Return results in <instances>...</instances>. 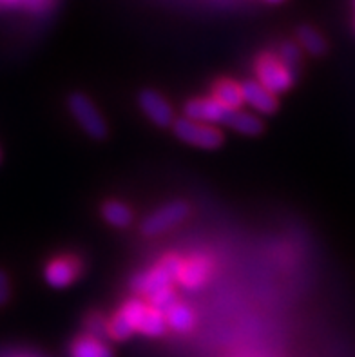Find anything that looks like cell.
<instances>
[{"label": "cell", "instance_id": "obj_16", "mask_svg": "<svg viewBox=\"0 0 355 357\" xmlns=\"http://www.w3.org/2000/svg\"><path fill=\"white\" fill-rule=\"evenodd\" d=\"M232 129L241 132V135L252 136L259 135L261 129H263V123H261L259 118L254 116V114H248L245 113V111H238L234 123H232Z\"/></svg>", "mask_w": 355, "mask_h": 357}, {"label": "cell", "instance_id": "obj_19", "mask_svg": "<svg viewBox=\"0 0 355 357\" xmlns=\"http://www.w3.org/2000/svg\"><path fill=\"white\" fill-rule=\"evenodd\" d=\"M147 310H149L147 305L142 303V301H138V299H133V301H129V303L123 305V308L120 310V314L126 317L130 325L135 326V331H138L139 323H142V319H144V316Z\"/></svg>", "mask_w": 355, "mask_h": 357}, {"label": "cell", "instance_id": "obj_13", "mask_svg": "<svg viewBox=\"0 0 355 357\" xmlns=\"http://www.w3.org/2000/svg\"><path fill=\"white\" fill-rule=\"evenodd\" d=\"M167 325L174 328L176 332H187L194 325V314L187 305L176 303L165 312Z\"/></svg>", "mask_w": 355, "mask_h": 357}, {"label": "cell", "instance_id": "obj_22", "mask_svg": "<svg viewBox=\"0 0 355 357\" xmlns=\"http://www.w3.org/2000/svg\"><path fill=\"white\" fill-rule=\"evenodd\" d=\"M89 331H91V337H96V340H98V335H105V334H109V326H107V323L104 321V319H102V317H93V319H91L89 321Z\"/></svg>", "mask_w": 355, "mask_h": 357}, {"label": "cell", "instance_id": "obj_6", "mask_svg": "<svg viewBox=\"0 0 355 357\" xmlns=\"http://www.w3.org/2000/svg\"><path fill=\"white\" fill-rule=\"evenodd\" d=\"M139 107L144 109V113L153 120L156 126L160 127H169L174 123V111L169 105L165 98L156 91H142L139 93Z\"/></svg>", "mask_w": 355, "mask_h": 357}, {"label": "cell", "instance_id": "obj_25", "mask_svg": "<svg viewBox=\"0 0 355 357\" xmlns=\"http://www.w3.org/2000/svg\"><path fill=\"white\" fill-rule=\"evenodd\" d=\"M0 2H4V4L13 6V4H18V2H20V0H0Z\"/></svg>", "mask_w": 355, "mask_h": 357}, {"label": "cell", "instance_id": "obj_2", "mask_svg": "<svg viewBox=\"0 0 355 357\" xmlns=\"http://www.w3.org/2000/svg\"><path fill=\"white\" fill-rule=\"evenodd\" d=\"M238 111L239 109L227 107V105L220 104L214 98L192 100V102L185 105V116L190 118V120H196V122L211 123V126L225 123V126L232 127Z\"/></svg>", "mask_w": 355, "mask_h": 357}, {"label": "cell", "instance_id": "obj_4", "mask_svg": "<svg viewBox=\"0 0 355 357\" xmlns=\"http://www.w3.org/2000/svg\"><path fill=\"white\" fill-rule=\"evenodd\" d=\"M256 75L261 86L269 89L270 93H274V95L290 89L294 82V73L281 60H275L272 56H263L257 62Z\"/></svg>", "mask_w": 355, "mask_h": 357}, {"label": "cell", "instance_id": "obj_26", "mask_svg": "<svg viewBox=\"0 0 355 357\" xmlns=\"http://www.w3.org/2000/svg\"><path fill=\"white\" fill-rule=\"evenodd\" d=\"M266 2H272V4H278V2H281V0H266Z\"/></svg>", "mask_w": 355, "mask_h": 357}, {"label": "cell", "instance_id": "obj_11", "mask_svg": "<svg viewBox=\"0 0 355 357\" xmlns=\"http://www.w3.org/2000/svg\"><path fill=\"white\" fill-rule=\"evenodd\" d=\"M209 274V263L205 259H192L189 263H183V271H181L180 281L181 285L187 289H196L203 285L207 280Z\"/></svg>", "mask_w": 355, "mask_h": 357}, {"label": "cell", "instance_id": "obj_18", "mask_svg": "<svg viewBox=\"0 0 355 357\" xmlns=\"http://www.w3.org/2000/svg\"><path fill=\"white\" fill-rule=\"evenodd\" d=\"M149 303H151V308H154L158 312L165 314L167 310H169L172 305L178 303V301H176L174 290H172L171 287H167V289L158 290V292L149 296Z\"/></svg>", "mask_w": 355, "mask_h": 357}, {"label": "cell", "instance_id": "obj_23", "mask_svg": "<svg viewBox=\"0 0 355 357\" xmlns=\"http://www.w3.org/2000/svg\"><path fill=\"white\" fill-rule=\"evenodd\" d=\"M9 298V283L8 276L0 271V305H4Z\"/></svg>", "mask_w": 355, "mask_h": 357}, {"label": "cell", "instance_id": "obj_12", "mask_svg": "<svg viewBox=\"0 0 355 357\" xmlns=\"http://www.w3.org/2000/svg\"><path fill=\"white\" fill-rule=\"evenodd\" d=\"M71 357H113V352L96 337H80L73 343Z\"/></svg>", "mask_w": 355, "mask_h": 357}, {"label": "cell", "instance_id": "obj_7", "mask_svg": "<svg viewBox=\"0 0 355 357\" xmlns=\"http://www.w3.org/2000/svg\"><path fill=\"white\" fill-rule=\"evenodd\" d=\"M241 91L245 104L250 105L252 109H256L257 113L270 114L278 109V98H275V95L270 93L269 89H265L259 82H245V84H241Z\"/></svg>", "mask_w": 355, "mask_h": 357}, {"label": "cell", "instance_id": "obj_3", "mask_svg": "<svg viewBox=\"0 0 355 357\" xmlns=\"http://www.w3.org/2000/svg\"><path fill=\"white\" fill-rule=\"evenodd\" d=\"M69 109H71V114L75 116V120L80 123L82 129L91 138L100 140V138H104L107 135V126H105L104 118L86 95H80V93L73 95L69 98Z\"/></svg>", "mask_w": 355, "mask_h": 357}, {"label": "cell", "instance_id": "obj_9", "mask_svg": "<svg viewBox=\"0 0 355 357\" xmlns=\"http://www.w3.org/2000/svg\"><path fill=\"white\" fill-rule=\"evenodd\" d=\"M78 271H80V267L73 258L54 259L45 268V281L54 289H63L75 281V278L78 276Z\"/></svg>", "mask_w": 355, "mask_h": 357}, {"label": "cell", "instance_id": "obj_1", "mask_svg": "<svg viewBox=\"0 0 355 357\" xmlns=\"http://www.w3.org/2000/svg\"><path fill=\"white\" fill-rule=\"evenodd\" d=\"M174 132L180 140L199 149H218L223 144V135L216 126L196 122L187 116L176 120Z\"/></svg>", "mask_w": 355, "mask_h": 357}, {"label": "cell", "instance_id": "obj_8", "mask_svg": "<svg viewBox=\"0 0 355 357\" xmlns=\"http://www.w3.org/2000/svg\"><path fill=\"white\" fill-rule=\"evenodd\" d=\"M172 281H176L174 276L163 267V263H160L153 271L144 272V274L136 276L133 280V290H136V292L144 296H151L154 292H158V290L171 287Z\"/></svg>", "mask_w": 355, "mask_h": 357}, {"label": "cell", "instance_id": "obj_20", "mask_svg": "<svg viewBox=\"0 0 355 357\" xmlns=\"http://www.w3.org/2000/svg\"><path fill=\"white\" fill-rule=\"evenodd\" d=\"M133 332H136L135 326L130 325V323L127 321L126 317L121 316L120 312L113 317V321H111V325H109V335L118 341L127 340L129 335H133Z\"/></svg>", "mask_w": 355, "mask_h": 357}, {"label": "cell", "instance_id": "obj_15", "mask_svg": "<svg viewBox=\"0 0 355 357\" xmlns=\"http://www.w3.org/2000/svg\"><path fill=\"white\" fill-rule=\"evenodd\" d=\"M167 319L165 314L158 312L154 308L149 307V310L145 312L144 319L139 323L138 331L145 335H151V337H158V335H162L167 328Z\"/></svg>", "mask_w": 355, "mask_h": 357}, {"label": "cell", "instance_id": "obj_5", "mask_svg": "<svg viewBox=\"0 0 355 357\" xmlns=\"http://www.w3.org/2000/svg\"><path fill=\"white\" fill-rule=\"evenodd\" d=\"M187 214H189V207H187L183 202H172V204L158 208L156 213L151 214V216L142 223V232H144L145 236L162 234V232L169 231L171 227L183 222Z\"/></svg>", "mask_w": 355, "mask_h": 357}, {"label": "cell", "instance_id": "obj_21", "mask_svg": "<svg viewBox=\"0 0 355 357\" xmlns=\"http://www.w3.org/2000/svg\"><path fill=\"white\" fill-rule=\"evenodd\" d=\"M297 60H299V51H297L296 45L285 44L283 47H281V62H283L285 66L292 71V69L296 68Z\"/></svg>", "mask_w": 355, "mask_h": 357}, {"label": "cell", "instance_id": "obj_17", "mask_svg": "<svg viewBox=\"0 0 355 357\" xmlns=\"http://www.w3.org/2000/svg\"><path fill=\"white\" fill-rule=\"evenodd\" d=\"M299 42H301L303 47L312 54H321L326 50V44H324L323 36L315 31V29H312V27H303L301 31H299Z\"/></svg>", "mask_w": 355, "mask_h": 357}, {"label": "cell", "instance_id": "obj_24", "mask_svg": "<svg viewBox=\"0 0 355 357\" xmlns=\"http://www.w3.org/2000/svg\"><path fill=\"white\" fill-rule=\"evenodd\" d=\"M22 2L33 11H44V9L50 8L53 0H22Z\"/></svg>", "mask_w": 355, "mask_h": 357}, {"label": "cell", "instance_id": "obj_10", "mask_svg": "<svg viewBox=\"0 0 355 357\" xmlns=\"http://www.w3.org/2000/svg\"><path fill=\"white\" fill-rule=\"evenodd\" d=\"M212 98L218 100L220 104L227 105V107L230 109H239L245 104L241 86H238V84L232 80L220 82V84L214 87V96H212Z\"/></svg>", "mask_w": 355, "mask_h": 357}, {"label": "cell", "instance_id": "obj_14", "mask_svg": "<svg viewBox=\"0 0 355 357\" xmlns=\"http://www.w3.org/2000/svg\"><path fill=\"white\" fill-rule=\"evenodd\" d=\"M102 214L107 220L111 225L114 227H129L130 222H133V213H130V208L127 205L120 204V202H109V204L104 205L102 208Z\"/></svg>", "mask_w": 355, "mask_h": 357}]
</instances>
